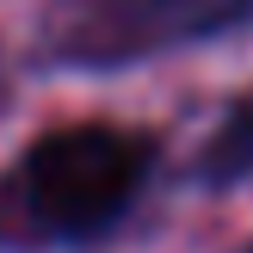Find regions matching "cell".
<instances>
[{"label": "cell", "instance_id": "cell-1", "mask_svg": "<svg viewBox=\"0 0 253 253\" xmlns=\"http://www.w3.org/2000/svg\"><path fill=\"white\" fill-rule=\"evenodd\" d=\"M155 142L124 124H62L0 173V235L31 247L93 241L142 198Z\"/></svg>", "mask_w": 253, "mask_h": 253}, {"label": "cell", "instance_id": "cell-3", "mask_svg": "<svg viewBox=\"0 0 253 253\" xmlns=\"http://www.w3.org/2000/svg\"><path fill=\"white\" fill-rule=\"evenodd\" d=\"M204 179L210 185H247L253 179V93L222 111L216 136L204 148Z\"/></svg>", "mask_w": 253, "mask_h": 253}, {"label": "cell", "instance_id": "cell-2", "mask_svg": "<svg viewBox=\"0 0 253 253\" xmlns=\"http://www.w3.org/2000/svg\"><path fill=\"white\" fill-rule=\"evenodd\" d=\"M253 25V0H56L43 49L68 68H130Z\"/></svg>", "mask_w": 253, "mask_h": 253}]
</instances>
